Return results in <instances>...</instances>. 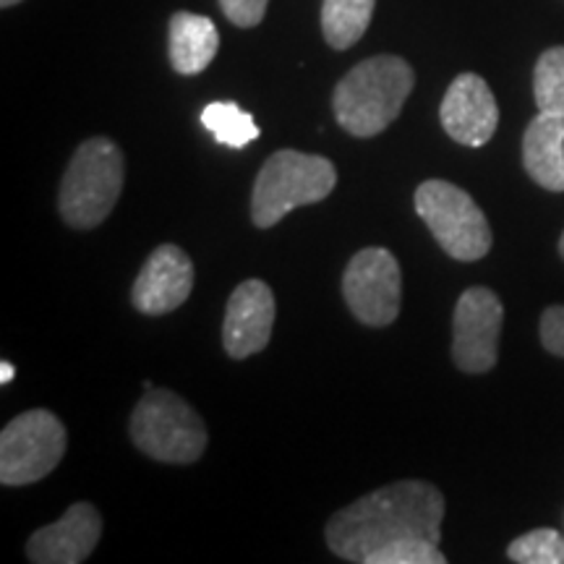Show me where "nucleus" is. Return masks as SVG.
I'll list each match as a JSON object with an SVG mask.
<instances>
[{
	"mask_svg": "<svg viewBox=\"0 0 564 564\" xmlns=\"http://www.w3.org/2000/svg\"><path fill=\"white\" fill-rule=\"evenodd\" d=\"M17 3H21V0H0V9H11Z\"/></svg>",
	"mask_w": 564,
	"mask_h": 564,
	"instance_id": "b1692460",
	"label": "nucleus"
},
{
	"mask_svg": "<svg viewBox=\"0 0 564 564\" xmlns=\"http://www.w3.org/2000/svg\"><path fill=\"white\" fill-rule=\"evenodd\" d=\"M523 167L535 186L564 192V116L541 112L523 133Z\"/></svg>",
	"mask_w": 564,
	"mask_h": 564,
	"instance_id": "4468645a",
	"label": "nucleus"
},
{
	"mask_svg": "<svg viewBox=\"0 0 564 564\" xmlns=\"http://www.w3.org/2000/svg\"><path fill=\"white\" fill-rule=\"evenodd\" d=\"M507 556L518 564H564V535L554 528H535L507 546Z\"/></svg>",
	"mask_w": 564,
	"mask_h": 564,
	"instance_id": "6ab92c4d",
	"label": "nucleus"
},
{
	"mask_svg": "<svg viewBox=\"0 0 564 564\" xmlns=\"http://www.w3.org/2000/svg\"><path fill=\"white\" fill-rule=\"evenodd\" d=\"M274 303L272 288L262 280H246L230 293L223 322L225 352L236 361L262 352L270 345L274 329Z\"/></svg>",
	"mask_w": 564,
	"mask_h": 564,
	"instance_id": "f8f14e48",
	"label": "nucleus"
},
{
	"mask_svg": "<svg viewBox=\"0 0 564 564\" xmlns=\"http://www.w3.org/2000/svg\"><path fill=\"white\" fill-rule=\"evenodd\" d=\"M337 186V167L322 154L280 150L264 162L253 181L251 220L272 228L293 209L324 202Z\"/></svg>",
	"mask_w": 564,
	"mask_h": 564,
	"instance_id": "20e7f679",
	"label": "nucleus"
},
{
	"mask_svg": "<svg viewBox=\"0 0 564 564\" xmlns=\"http://www.w3.org/2000/svg\"><path fill=\"white\" fill-rule=\"evenodd\" d=\"M505 324L502 299L491 288L463 291L453 314V361L465 373H486L499 361Z\"/></svg>",
	"mask_w": 564,
	"mask_h": 564,
	"instance_id": "1a4fd4ad",
	"label": "nucleus"
},
{
	"mask_svg": "<svg viewBox=\"0 0 564 564\" xmlns=\"http://www.w3.org/2000/svg\"><path fill=\"white\" fill-rule=\"evenodd\" d=\"M217 51H220V32H217L215 21L192 11L173 13L167 53H171V66L181 76L202 74L215 61Z\"/></svg>",
	"mask_w": 564,
	"mask_h": 564,
	"instance_id": "2eb2a0df",
	"label": "nucleus"
},
{
	"mask_svg": "<svg viewBox=\"0 0 564 564\" xmlns=\"http://www.w3.org/2000/svg\"><path fill=\"white\" fill-rule=\"evenodd\" d=\"M126 181L123 152L108 137H91L70 158L63 173L58 209L63 223L76 230L102 225L121 199Z\"/></svg>",
	"mask_w": 564,
	"mask_h": 564,
	"instance_id": "7ed1b4c3",
	"label": "nucleus"
},
{
	"mask_svg": "<svg viewBox=\"0 0 564 564\" xmlns=\"http://www.w3.org/2000/svg\"><path fill=\"white\" fill-rule=\"evenodd\" d=\"M68 447L66 426L58 415L34 408L6 423L0 432V481L30 486L51 476Z\"/></svg>",
	"mask_w": 564,
	"mask_h": 564,
	"instance_id": "0eeeda50",
	"label": "nucleus"
},
{
	"mask_svg": "<svg viewBox=\"0 0 564 564\" xmlns=\"http://www.w3.org/2000/svg\"><path fill=\"white\" fill-rule=\"evenodd\" d=\"M539 335L546 352H552L556 358H564V306H549L546 312L541 314Z\"/></svg>",
	"mask_w": 564,
	"mask_h": 564,
	"instance_id": "4be33fe9",
	"label": "nucleus"
},
{
	"mask_svg": "<svg viewBox=\"0 0 564 564\" xmlns=\"http://www.w3.org/2000/svg\"><path fill=\"white\" fill-rule=\"evenodd\" d=\"M343 295L366 327H390L403 306V272L394 253L382 246L358 251L345 267Z\"/></svg>",
	"mask_w": 564,
	"mask_h": 564,
	"instance_id": "6e6552de",
	"label": "nucleus"
},
{
	"mask_svg": "<svg viewBox=\"0 0 564 564\" xmlns=\"http://www.w3.org/2000/svg\"><path fill=\"white\" fill-rule=\"evenodd\" d=\"M131 442L158 463L192 465L207 449V426L186 400L150 387L131 413Z\"/></svg>",
	"mask_w": 564,
	"mask_h": 564,
	"instance_id": "39448f33",
	"label": "nucleus"
},
{
	"mask_svg": "<svg viewBox=\"0 0 564 564\" xmlns=\"http://www.w3.org/2000/svg\"><path fill=\"white\" fill-rule=\"evenodd\" d=\"M202 126L230 150H243L259 139V126L253 116L236 102H209L202 110Z\"/></svg>",
	"mask_w": 564,
	"mask_h": 564,
	"instance_id": "f3484780",
	"label": "nucleus"
},
{
	"mask_svg": "<svg viewBox=\"0 0 564 564\" xmlns=\"http://www.w3.org/2000/svg\"><path fill=\"white\" fill-rule=\"evenodd\" d=\"M440 121L444 133L457 144L474 150L489 144L499 126V105L484 76L470 70L455 76V82L444 91Z\"/></svg>",
	"mask_w": 564,
	"mask_h": 564,
	"instance_id": "9d476101",
	"label": "nucleus"
},
{
	"mask_svg": "<svg viewBox=\"0 0 564 564\" xmlns=\"http://www.w3.org/2000/svg\"><path fill=\"white\" fill-rule=\"evenodd\" d=\"M533 100L541 112L564 116V45L549 47L535 61Z\"/></svg>",
	"mask_w": 564,
	"mask_h": 564,
	"instance_id": "a211bd4d",
	"label": "nucleus"
},
{
	"mask_svg": "<svg viewBox=\"0 0 564 564\" xmlns=\"http://www.w3.org/2000/svg\"><path fill=\"white\" fill-rule=\"evenodd\" d=\"M415 212L436 243L455 262H478L491 251L494 236L474 196L449 181H423L413 196Z\"/></svg>",
	"mask_w": 564,
	"mask_h": 564,
	"instance_id": "423d86ee",
	"label": "nucleus"
},
{
	"mask_svg": "<svg viewBox=\"0 0 564 564\" xmlns=\"http://www.w3.org/2000/svg\"><path fill=\"white\" fill-rule=\"evenodd\" d=\"M447 556L442 554L440 544L429 539H400L369 554L366 564H444Z\"/></svg>",
	"mask_w": 564,
	"mask_h": 564,
	"instance_id": "aec40b11",
	"label": "nucleus"
},
{
	"mask_svg": "<svg viewBox=\"0 0 564 564\" xmlns=\"http://www.w3.org/2000/svg\"><path fill=\"white\" fill-rule=\"evenodd\" d=\"M444 494L429 481H398L366 494L329 518L324 539L345 562L366 564L369 554L400 539L442 541Z\"/></svg>",
	"mask_w": 564,
	"mask_h": 564,
	"instance_id": "f257e3e1",
	"label": "nucleus"
},
{
	"mask_svg": "<svg viewBox=\"0 0 564 564\" xmlns=\"http://www.w3.org/2000/svg\"><path fill=\"white\" fill-rule=\"evenodd\" d=\"M100 535V510L89 502H76L61 520L32 533L26 541V560L34 564H79L95 552Z\"/></svg>",
	"mask_w": 564,
	"mask_h": 564,
	"instance_id": "ddd939ff",
	"label": "nucleus"
},
{
	"mask_svg": "<svg viewBox=\"0 0 564 564\" xmlns=\"http://www.w3.org/2000/svg\"><path fill=\"white\" fill-rule=\"evenodd\" d=\"M194 262L181 246L162 243L150 253L131 288V301L137 312L162 316L181 308L194 291Z\"/></svg>",
	"mask_w": 564,
	"mask_h": 564,
	"instance_id": "9b49d317",
	"label": "nucleus"
},
{
	"mask_svg": "<svg viewBox=\"0 0 564 564\" xmlns=\"http://www.w3.org/2000/svg\"><path fill=\"white\" fill-rule=\"evenodd\" d=\"M267 6H270V0H220L225 19L230 24L241 26V30H251V26L262 24Z\"/></svg>",
	"mask_w": 564,
	"mask_h": 564,
	"instance_id": "412c9836",
	"label": "nucleus"
},
{
	"mask_svg": "<svg viewBox=\"0 0 564 564\" xmlns=\"http://www.w3.org/2000/svg\"><path fill=\"white\" fill-rule=\"evenodd\" d=\"M560 257L564 259V232L560 236Z\"/></svg>",
	"mask_w": 564,
	"mask_h": 564,
	"instance_id": "393cba45",
	"label": "nucleus"
},
{
	"mask_svg": "<svg viewBox=\"0 0 564 564\" xmlns=\"http://www.w3.org/2000/svg\"><path fill=\"white\" fill-rule=\"evenodd\" d=\"M415 87L413 66L400 55H373L350 68L333 91V110L350 137L371 139L398 121Z\"/></svg>",
	"mask_w": 564,
	"mask_h": 564,
	"instance_id": "f03ea898",
	"label": "nucleus"
},
{
	"mask_svg": "<svg viewBox=\"0 0 564 564\" xmlns=\"http://www.w3.org/2000/svg\"><path fill=\"white\" fill-rule=\"evenodd\" d=\"M377 0H322V34L333 51H348L369 30Z\"/></svg>",
	"mask_w": 564,
	"mask_h": 564,
	"instance_id": "dca6fc26",
	"label": "nucleus"
},
{
	"mask_svg": "<svg viewBox=\"0 0 564 564\" xmlns=\"http://www.w3.org/2000/svg\"><path fill=\"white\" fill-rule=\"evenodd\" d=\"M13 373H17V369H13V364L3 361L0 364V384H9L13 379Z\"/></svg>",
	"mask_w": 564,
	"mask_h": 564,
	"instance_id": "5701e85b",
	"label": "nucleus"
}]
</instances>
